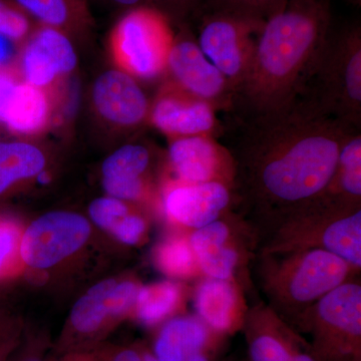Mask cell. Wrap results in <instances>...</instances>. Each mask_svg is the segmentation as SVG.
<instances>
[{
    "mask_svg": "<svg viewBox=\"0 0 361 361\" xmlns=\"http://www.w3.org/2000/svg\"><path fill=\"white\" fill-rule=\"evenodd\" d=\"M350 128L307 94L280 110L247 116L231 153L235 180L259 210L310 212L326 199Z\"/></svg>",
    "mask_w": 361,
    "mask_h": 361,
    "instance_id": "obj_1",
    "label": "cell"
},
{
    "mask_svg": "<svg viewBox=\"0 0 361 361\" xmlns=\"http://www.w3.org/2000/svg\"><path fill=\"white\" fill-rule=\"evenodd\" d=\"M330 0H286L266 18L233 104L247 116L283 109L305 96L332 30Z\"/></svg>",
    "mask_w": 361,
    "mask_h": 361,
    "instance_id": "obj_2",
    "label": "cell"
},
{
    "mask_svg": "<svg viewBox=\"0 0 361 361\" xmlns=\"http://www.w3.org/2000/svg\"><path fill=\"white\" fill-rule=\"evenodd\" d=\"M141 285L132 278L97 282L75 301L56 344L59 355L94 350L129 316L134 314Z\"/></svg>",
    "mask_w": 361,
    "mask_h": 361,
    "instance_id": "obj_3",
    "label": "cell"
},
{
    "mask_svg": "<svg viewBox=\"0 0 361 361\" xmlns=\"http://www.w3.org/2000/svg\"><path fill=\"white\" fill-rule=\"evenodd\" d=\"M308 94L323 111L361 129V30L344 28L330 35Z\"/></svg>",
    "mask_w": 361,
    "mask_h": 361,
    "instance_id": "obj_4",
    "label": "cell"
},
{
    "mask_svg": "<svg viewBox=\"0 0 361 361\" xmlns=\"http://www.w3.org/2000/svg\"><path fill=\"white\" fill-rule=\"evenodd\" d=\"M175 33L170 20L152 7L130 9L114 27L111 47L116 65L132 77L154 80L167 70Z\"/></svg>",
    "mask_w": 361,
    "mask_h": 361,
    "instance_id": "obj_5",
    "label": "cell"
},
{
    "mask_svg": "<svg viewBox=\"0 0 361 361\" xmlns=\"http://www.w3.org/2000/svg\"><path fill=\"white\" fill-rule=\"evenodd\" d=\"M318 361H360L361 288L343 283L325 294L306 320Z\"/></svg>",
    "mask_w": 361,
    "mask_h": 361,
    "instance_id": "obj_6",
    "label": "cell"
},
{
    "mask_svg": "<svg viewBox=\"0 0 361 361\" xmlns=\"http://www.w3.org/2000/svg\"><path fill=\"white\" fill-rule=\"evenodd\" d=\"M192 18L199 21L196 40L201 51L229 80L235 96L248 73L265 20L223 11H205Z\"/></svg>",
    "mask_w": 361,
    "mask_h": 361,
    "instance_id": "obj_7",
    "label": "cell"
},
{
    "mask_svg": "<svg viewBox=\"0 0 361 361\" xmlns=\"http://www.w3.org/2000/svg\"><path fill=\"white\" fill-rule=\"evenodd\" d=\"M92 222L70 211H54L23 230L20 254L25 269L47 272L66 264L89 245Z\"/></svg>",
    "mask_w": 361,
    "mask_h": 361,
    "instance_id": "obj_8",
    "label": "cell"
},
{
    "mask_svg": "<svg viewBox=\"0 0 361 361\" xmlns=\"http://www.w3.org/2000/svg\"><path fill=\"white\" fill-rule=\"evenodd\" d=\"M350 265L322 248L304 249L291 256L278 271V293L294 305L316 302L344 283Z\"/></svg>",
    "mask_w": 361,
    "mask_h": 361,
    "instance_id": "obj_9",
    "label": "cell"
},
{
    "mask_svg": "<svg viewBox=\"0 0 361 361\" xmlns=\"http://www.w3.org/2000/svg\"><path fill=\"white\" fill-rule=\"evenodd\" d=\"M167 70L172 73L176 84L212 104L216 110L233 106L232 85L201 51L187 25H183L182 32L175 35Z\"/></svg>",
    "mask_w": 361,
    "mask_h": 361,
    "instance_id": "obj_10",
    "label": "cell"
},
{
    "mask_svg": "<svg viewBox=\"0 0 361 361\" xmlns=\"http://www.w3.org/2000/svg\"><path fill=\"white\" fill-rule=\"evenodd\" d=\"M149 118L156 129L171 140L193 135L214 137L218 129L215 106L174 82L161 87Z\"/></svg>",
    "mask_w": 361,
    "mask_h": 361,
    "instance_id": "obj_11",
    "label": "cell"
},
{
    "mask_svg": "<svg viewBox=\"0 0 361 361\" xmlns=\"http://www.w3.org/2000/svg\"><path fill=\"white\" fill-rule=\"evenodd\" d=\"M168 156L171 169L180 182H222L230 186L234 184V158L231 152L221 146L213 135L172 139Z\"/></svg>",
    "mask_w": 361,
    "mask_h": 361,
    "instance_id": "obj_12",
    "label": "cell"
},
{
    "mask_svg": "<svg viewBox=\"0 0 361 361\" xmlns=\"http://www.w3.org/2000/svg\"><path fill=\"white\" fill-rule=\"evenodd\" d=\"M231 199V186L225 183L175 180L166 189L164 207L176 223L197 230L219 219Z\"/></svg>",
    "mask_w": 361,
    "mask_h": 361,
    "instance_id": "obj_13",
    "label": "cell"
},
{
    "mask_svg": "<svg viewBox=\"0 0 361 361\" xmlns=\"http://www.w3.org/2000/svg\"><path fill=\"white\" fill-rule=\"evenodd\" d=\"M77 63L75 47L66 33L42 25L26 42L20 66L26 82L42 89L75 70Z\"/></svg>",
    "mask_w": 361,
    "mask_h": 361,
    "instance_id": "obj_14",
    "label": "cell"
},
{
    "mask_svg": "<svg viewBox=\"0 0 361 361\" xmlns=\"http://www.w3.org/2000/svg\"><path fill=\"white\" fill-rule=\"evenodd\" d=\"M92 101L97 113L121 127H137L149 116L148 99L134 77L122 70L99 75L92 87Z\"/></svg>",
    "mask_w": 361,
    "mask_h": 361,
    "instance_id": "obj_15",
    "label": "cell"
},
{
    "mask_svg": "<svg viewBox=\"0 0 361 361\" xmlns=\"http://www.w3.org/2000/svg\"><path fill=\"white\" fill-rule=\"evenodd\" d=\"M151 159L149 149L139 144L126 145L111 154L102 166L103 187L108 196L126 202L144 199L145 175Z\"/></svg>",
    "mask_w": 361,
    "mask_h": 361,
    "instance_id": "obj_16",
    "label": "cell"
},
{
    "mask_svg": "<svg viewBox=\"0 0 361 361\" xmlns=\"http://www.w3.org/2000/svg\"><path fill=\"white\" fill-rule=\"evenodd\" d=\"M221 337L199 317L178 316L163 323L152 351L158 361H187L200 351L216 350Z\"/></svg>",
    "mask_w": 361,
    "mask_h": 361,
    "instance_id": "obj_17",
    "label": "cell"
},
{
    "mask_svg": "<svg viewBox=\"0 0 361 361\" xmlns=\"http://www.w3.org/2000/svg\"><path fill=\"white\" fill-rule=\"evenodd\" d=\"M237 288L230 280L208 277L195 294L198 317L221 336L234 334L243 324V311Z\"/></svg>",
    "mask_w": 361,
    "mask_h": 361,
    "instance_id": "obj_18",
    "label": "cell"
},
{
    "mask_svg": "<svg viewBox=\"0 0 361 361\" xmlns=\"http://www.w3.org/2000/svg\"><path fill=\"white\" fill-rule=\"evenodd\" d=\"M189 242L199 267L207 276L231 279L239 265L240 254L227 223L220 219L214 221L197 229Z\"/></svg>",
    "mask_w": 361,
    "mask_h": 361,
    "instance_id": "obj_19",
    "label": "cell"
},
{
    "mask_svg": "<svg viewBox=\"0 0 361 361\" xmlns=\"http://www.w3.org/2000/svg\"><path fill=\"white\" fill-rule=\"evenodd\" d=\"M51 103L42 87L16 82L0 104V122L16 134L32 135L47 125Z\"/></svg>",
    "mask_w": 361,
    "mask_h": 361,
    "instance_id": "obj_20",
    "label": "cell"
},
{
    "mask_svg": "<svg viewBox=\"0 0 361 361\" xmlns=\"http://www.w3.org/2000/svg\"><path fill=\"white\" fill-rule=\"evenodd\" d=\"M247 339L251 361H291L305 344L293 331L271 317L252 319Z\"/></svg>",
    "mask_w": 361,
    "mask_h": 361,
    "instance_id": "obj_21",
    "label": "cell"
},
{
    "mask_svg": "<svg viewBox=\"0 0 361 361\" xmlns=\"http://www.w3.org/2000/svg\"><path fill=\"white\" fill-rule=\"evenodd\" d=\"M361 198V133L350 128L339 151L338 161L325 202L344 207H358Z\"/></svg>",
    "mask_w": 361,
    "mask_h": 361,
    "instance_id": "obj_22",
    "label": "cell"
},
{
    "mask_svg": "<svg viewBox=\"0 0 361 361\" xmlns=\"http://www.w3.org/2000/svg\"><path fill=\"white\" fill-rule=\"evenodd\" d=\"M319 234V248L338 256L355 268L361 266V210L341 207Z\"/></svg>",
    "mask_w": 361,
    "mask_h": 361,
    "instance_id": "obj_23",
    "label": "cell"
},
{
    "mask_svg": "<svg viewBox=\"0 0 361 361\" xmlns=\"http://www.w3.org/2000/svg\"><path fill=\"white\" fill-rule=\"evenodd\" d=\"M45 157L37 147L23 142H0V198L44 172Z\"/></svg>",
    "mask_w": 361,
    "mask_h": 361,
    "instance_id": "obj_24",
    "label": "cell"
},
{
    "mask_svg": "<svg viewBox=\"0 0 361 361\" xmlns=\"http://www.w3.org/2000/svg\"><path fill=\"white\" fill-rule=\"evenodd\" d=\"M25 13L44 25L66 30H82L90 23L87 0H16Z\"/></svg>",
    "mask_w": 361,
    "mask_h": 361,
    "instance_id": "obj_25",
    "label": "cell"
},
{
    "mask_svg": "<svg viewBox=\"0 0 361 361\" xmlns=\"http://www.w3.org/2000/svg\"><path fill=\"white\" fill-rule=\"evenodd\" d=\"M182 288L172 281L155 282L140 287L134 314L147 326L153 327L167 322L182 302Z\"/></svg>",
    "mask_w": 361,
    "mask_h": 361,
    "instance_id": "obj_26",
    "label": "cell"
},
{
    "mask_svg": "<svg viewBox=\"0 0 361 361\" xmlns=\"http://www.w3.org/2000/svg\"><path fill=\"white\" fill-rule=\"evenodd\" d=\"M25 226L8 214L0 213V285L13 281L25 270L20 246Z\"/></svg>",
    "mask_w": 361,
    "mask_h": 361,
    "instance_id": "obj_27",
    "label": "cell"
},
{
    "mask_svg": "<svg viewBox=\"0 0 361 361\" xmlns=\"http://www.w3.org/2000/svg\"><path fill=\"white\" fill-rule=\"evenodd\" d=\"M155 257L157 266L171 277L192 276L198 266L190 242L182 238L163 242L157 249Z\"/></svg>",
    "mask_w": 361,
    "mask_h": 361,
    "instance_id": "obj_28",
    "label": "cell"
},
{
    "mask_svg": "<svg viewBox=\"0 0 361 361\" xmlns=\"http://www.w3.org/2000/svg\"><path fill=\"white\" fill-rule=\"evenodd\" d=\"M285 2L286 0H200L193 16L205 11H223L266 20Z\"/></svg>",
    "mask_w": 361,
    "mask_h": 361,
    "instance_id": "obj_29",
    "label": "cell"
},
{
    "mask_svg": "<svg viewBox=\"0 0 361 361\" xmlns=\"http://www.w3.org/2000/svg\"><path fill=\"white\" fill-rule=\"evenodd\" d=\"M133 210L128 202L111 196L99 197L90 203V220L102 230L113 235Z\"/></svg>",
    "mask_w": 361,
    "mask_h": 361,
    "instance_id": "obj_30",
    "label": "cell"
},
{
    "mask_svg": "<svg viewBox=\"0 0 361 361\" xmlns=\"http://www.w3.org/2000/svg\"><path fill=\"white\" fill-rule=\"evenodd\" d=\"M26 334L25 323L18 312L0 302V361H8Z\"/></svg>",
    "mask_w": 361,
    "mask_h": 361,
    "instance_id": "obj_31",
    "label": "cell"
},
{
    "mask_svg": "<svg viewBox=\"0 0 361 361\" xmlns=\"http://www.w3.org/2000/svg\"><path fill=\"white\" fill-rule=\"evenodd\" d=\"M30 30V20L21 7L0 0V35L13 40L25 39Z\"/></svg>",
    "mask_w": 361,
    "mask_h": 361,
    "instance_id": "obj_32",
    "label": "cell"
},
{
    "mask_svg": "<svg viewBox=\"0 0 361 361\" xmlns=\"http://www.w3.org/2000/svg\"><path fill=\"white\" fill-rule=\"evenodd\" d=\"M200 0H145L144 6L152 7L163 13L172 23H185L193 16Z\"/></svg>",
    "mask_w": 361,
    "mask_h": 361,
    "instance_id": "obj_33",
    "label": "cell"
},
{
    "mask_svg": "<svg viewBox=\"0 0 361 361\" xmlns=\"http://www.w3.org/2000/svg\"><path fill=\"white\" fill-rule=\"evenodd\" d=\"M99 361H158L153 351L141 344L101 346Z\"/></svg>",
    "mask_w": 361,
    "mask_h": 361,
    "instance_id": "obj_34",
    "label": "cell"
},
{
    "mask_svg": "<svg viewBox=\"0 0 361 361\" xmlns=\"http://www.w3.org/2000/svg\"><path fill=\"white\" fill-rule=\"evenodd\" d=\"M147 227L148 226L145 218L133 211L116 230L113 237L126 245H137L144 239Z\"/></svg>",
    "mask_w": 361,
    "mask_h": 361,
    "instance_id": "obj_35",
    "label": "cell"
},
{
    "mask_svg": "<svg viewBox=\"0 0 361 361\" xmlns=\"http://www.w3.org/2000/svg\"><path fill=\"white\" fill-rule=\"evenodd\" d=\"M49 342L44 336H32L26 332L20 348L8 361H45Z\"/></svg>",
    "mask_w": 361,
    "mask_h": 361,
    "instance_id": "obj_36",
    "label": "cell"
},
{
    "mask_svg": "<svg viewBox=\"0 0 361 361\" xmlns=\"http://www.w3.org/2000/svg\"><path fill=\"white\" fill-rule=\"evenodd\" d=\"M99 348L94 350L71 351L61 353L56 361H99Z\"/></svg>",
    "mask_w": 361,
    "mask_h": 361,
    "instance_id": "obj_37",
    "label": "cell"
},
{
    "mask_svg": "<svg viewBox=\"0 0 361 361\" xmlns=\"http://www.w3.org/2000/svg\"><path fill=\"white\" fill-rule=\"evenodd\" d=\"M13 56V42L0 35V68L7 65Z\"/></svg>",
    "mask_w": 361,
    "mask_h": 361,
    "instance_id": "obj_38",
    "label": "cell"
},
{
    "mask_svg": "<svg viewBox=\"0 0 361 361\" xmlns=\"http://www.w3.org/2000/svg\"><path fill=\"white\" fill-rule=\"evenodd\" d=\"M111 4L121 7H130V9L135 7L144 6L145 0H106Z\"/></svg>",
    "mask_w": 361,
    "mask_h": 361,
    "instance_id": "obj_39",
    "label": "cell"
},
{
    "mask_svg": "<svg viewBox=\"0 0 361 361\" xmlns=\"http://www.w3.org/2000/svg\"><path fill=\"white\" fill-rule=\"evenodd\" d=\"M350 1L355 4H360V0H350Z\"/></svg>",
    "mask_w": 361,
    "mask_h": 361,
    "instance_id": "obj_40",
    "label": "cell"
}]
</instances>
